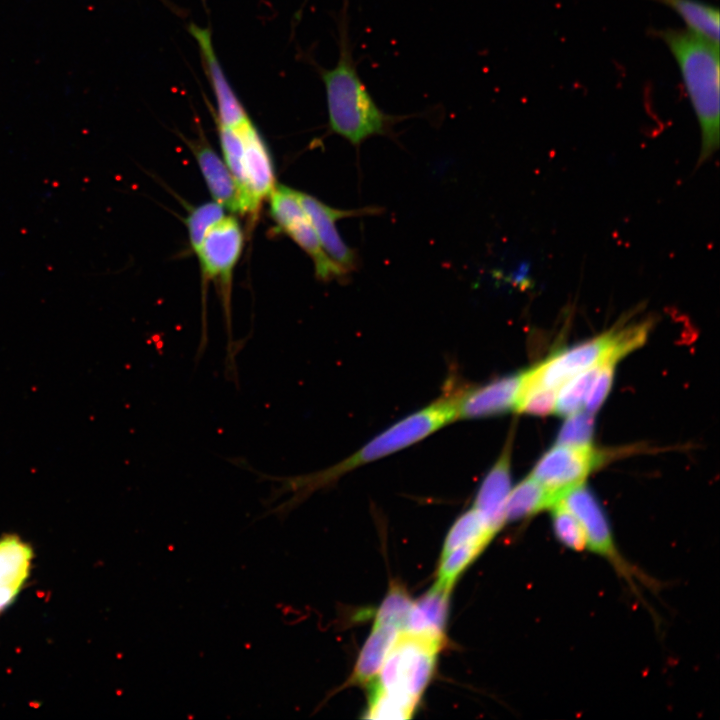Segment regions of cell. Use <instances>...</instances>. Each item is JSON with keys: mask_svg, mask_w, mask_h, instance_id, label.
Returning a JSON list of instances; mask_svg holds the SVG:
<instances>
[{"mask_svg": "<svg viewBox=\"0 0 720 720\" xmlns=\"http://www.w3.org/2000/svg\"><path fill=\"white\" fill-rule=\"evenodd\" d=\"M456 400L457 392L446 393L389 426L346 459L321 471L288 477L259 473L261 478L278 484L269 495L267 505L286 493H292L288 500L269 509L265 515L272 514L283 519L313 492L345 473L400 451L457 420Z\"/></svg>", "mask_w": 720, "mask_h": 720, "instance_id": "obj_1", "label": "cell"}, {"mask_svg": "<svg viewBox=\"0 0 720 720\" xmlns=\"http://www.w3.org/2000/svg\"><path fill=\"white\" fill-rule=\"evenodd\" d=\"M338 59L332 68L316 66L324 84L328 112V128L360 147L374 136H393L394 126L413 115H393L382 110L362 80L350 37L348 1L335 17Z\"/></svg>", "mask_w": 720, "mask_h": 720, "instance_id": "obj_2", "label": "cell"}, {"mask_svg": "<svg viewBox=\"0 0 720 720\" xmlns=\"http://www.w3.org/2000/svg\"><path fill=\"white\" fill-rule=\"evenodd\" d=\"M679 67L701 131L698 166L719 147V44L689 29L654 30Z\"/></svg>", "mask_w": 720, "mask_h": 720, "instance_id": "obj_3", "label": "cell"}, {"mask_svg": "<svg viewBox=\"0 0 720 720\" xmlns=\"http://www.w3.org/2000/svg\"><path fill=\"white\" fill-rule=\"evenodd\" d=\"M648 323L612 329L593 339L561 350L536 367L524 371L522 388L558 389L582 371L609 357L621 359L642 344Z\"/></svg>", "mask_w": 720, "mask_h": 720, "instance_id": "obj_4", "label": "cell"}, {"mask_svg": "<svg viewBox=\"0 0 720 720\" xmlns=\"http://www.w3.org/2000/svg\"><path fill=\"white\" fill-rule=\"evenodd\" d=\"M441 648L435 642L401 631L375 681L387 693L416 708L432 678Z\"/></svg>", "mask_w": 720, "mask_h": 720, "instance_id": "obj_5", "label": "cell"}, {"mask_svg": "<svg viewBox=\"0 0 720 720\" xmlns=\"http://www.w3.org/2000/svg\"><path fill=\"white\" fill-rule=\"evenodd\" d=\"M243 241L244 236L238 220L232 216H224L207 231L196 252L204 277L218 281L221 285L227 333V368L236 367L235 356L240 349L232 334L230 286L232 271L240 258Z\"/></svg>", "mask_w": 720, "mask_h": 720, "instance_id": "obj_6", "label": "cell"}, {"mask_svg": "<svg viewBox=\"0 0 720 720\" xmlns=\"http://www.w3.org/2000/svg\"><path fill=\"white\" fill-rule=\"evenodd\" d=\"M270 198V214L279 232L288 235L311 258L319 280L345 279L346 273L323 250L316 232L304 211L298 191L275 185Z\"/></svg>", "mask_w": 720, "mask_h": 720, "instance_id": "obj_7", "label": "cell"}, {"mask_svg": "<svg viewBox=\"0 0 720 720\" xmlns=\"http://www.w3.org/2000/svg\"><path fill=\"white\" fill-rule=\"evenodd\" d=\"M601 457L591 445L556 444L538 460L530 476L560 499L564 492L583 483Z\"/></svg>", "mask_w": 720, "mask_h": 720, "instance_id": "obj_8", "label": "cell"}, {"mask_svg": "<svg viewBox=\"0 0 720 720\" xmlns=\"http://www.w3.org/2000/svg\"><path fill=\"white\" fill-rule=\"evenodd\" d=\"M298 197L325 253L346 274L353 272L358 267V256L340 236L336 222L343 218L375 215L382 209L379 207L334 208L301 191H298Z\"/></svg>", "mask_w": 720, "mask_h": 720, "instance_id": "obj_9", "label": "cell"}, {"mask_svg": "<svg viewBox=\"0 0 720 720\" xmlns=\"http://www.w3.org/2000/svg\"><path fill=\"white\" fill-rule=\"evenodd\" d=\"M577 517L587 540V548L624 570L607 517L589 488L582 484L570 488L559 499Z\"/></svg>", "mask_w": 720, "mask_h": 720, "instance_id": "obj_10", "label": "cell"}, {"mask_svg": "<svg viewBox=\"0 0 720 720\" xmlns=\"http://www.w3.org/2000/svg\"><path fill=\"white\" fill-rule=\"evenodd\" d=\"M188 31L199 47L203 66L216 99L217 122L232 128L242 126L250 119L223 72L213 47L210 28L191 23Z\"/></svg>", "mask_w": 720, "mask_h": 720, "instance_id": "obj_11", "label": "cell"}, {"mask_svg": "<svg viewBox=\"0 0 720 720\" xmlns=\"http://www.w3.org/2000/svg\"><path fill=\"white\" fill-rule=\"evenodd\" d=\"M524 371L457 392V419H475L515 409Z\"/></svg>", "mask_w": 720, "mask_h": 720, "instance_id": "obj_12", "label": "cell"}, {"mask_svg": "<svg viewBox=\"0 0 720 720\" xmlns=\"http://www.w3.org/2000/svg\"><path fill=\"white\" fill-rule=\"evenodd\" d=\"M238 128L244 145L242 165L245 197L249 214L255 215L261 201L275 187L274 167L268 147L251 120Z\"/></svg>", "mask_w": 720, "mask_h": 720, "instance_id": "obj_13", "label": "cell"}, {"mask_svg": "<svg viewBox=\"0 0 720 720\" xmlns=\"http://www.w3.org/2000/svg\"><path fill=\"white\" fill-rule=\"evenodd\" d=\"M510 451L507 445L483 479L474 500L473 508L494 536L506 523L505 505L511 490Z\"/></svg>", "mask_w": 720, "mask_h": 720, "instance_id": "obj_14", "label": "cell"}, {"mask_svg": "<svg viewBox=\"0 0 720 720\" xmlns=\"http://www.w3.org/2000/svg\"><path fill=\"white\" fill-rule=\"evenodd\" d=\"M451 590L435 583L413 602L404 632L425 638L442 647L446 643V624Z\"/></svg>", "mask_w": 720, "mask_h": 720, "instance_id": "obj_15", "label": "cell"}, {"mask_svg": "<svg viewBox=\"0 0 720 720\" xmlns=\"http://www.w3.org/2000/svg\"><path fill=\"white\" fill-rule=\"evenodd\" d=\"M33 550L17 535L0 538V612L10 606L29 577Z\"/></svg>", "mask_w": 720, "mask_h": 720, "instance_id": "obj_16", "label": "cell"}, {"mask_svg": "<svg viewBox=\"0 0 720 720\" xmlns=\"http://www.w3.org/2000/svg\"><path fill=\"white\" fill-rule=\"evenodd\" d=\"M192 150L215 202L242 214L239 190L226 164L208 144L196 143Z\"/></svg>", "mask_w": 720, "mask_h": 720, "instance_id": "obj_17", "label": "cell"}, {"mask_svg": "<svg viewBox=\"0 0 720 720\" xmlns=\"http://www.w3.org/2000/svg\"><path fill=\"white\" fill-rule=\"evenodd\" d=\"M398 634L399 630L390 625L373 626L355 663L351 684L368 685L377 677Z\"/></svg>", "mask_w": 720, "mask_h": 720, "instance_id": "obj_18", "label": "cell"}, {"mask_svg": "<svg viewBox=\"0 0 720 720\" xmlns=\"http://www.w3.org/2000/svg\"><path fill=\"white\" fill-rule=\"evenodd\" d=\"M558 500L555 493L529 476L511 488L505 505V521L523 520L550 509Z\"/></svg>", "mask_w": 720, "mask_h": 720, "instance_id": "obj_19", "label": "cell"}, {"mask_svg": "<svg viewBox=\"0 0 720 720\" xmlns=\"http://www.w3.org/2000/svg\"><path fill=\"white\" fill-rule=\"evenodd\" d=\"M674 10L687 29L719 44V11L698 0H653Z\"/></svg>", "mask_w": 720, "mask_h": 720, "instance_id": "obj_20", "label": "cell"}, {"mask_svg": "<svg viewBox=\"0 0 720 720\" xmlns=\"http://www.w3.org/2000/svg\"><path fill=\"white\" fill-rule=\"evenodd\" d=\"M494 535L488 530L485 522L475 508L460 515L451 526L444 545L442 555L469 543L481 542L489 544Z\"/></svg>", "mask_w": 720, "mask_h": 720, "instance_id": "obj_21", "label": "cell"}, {"mask_svg": "<svg viewBox=\"0 0 720 720\" xmlns=\"http://www.w3.org/2000/svg\"><path fill=\"white\" fill-rule=\"evenodd\" d=\"M218 134L226 166L231 172L239 190L242 214H249L245 197V181L243 172V138L239 128L221 125L217 122Z\"/></svg>", "mask_w": 720, "mask_h": 720, "instance_id": "obj_22", "label": "cell"}, {"mask_svg": "<svg viewBox=\"0 0 720 720\" xmlns=\"http://www.w3.org/2000/svg\"><path fill=\"white\" fill-rule=\"evenodd\" d=\"M604 361L582 371L561 386L555 406L558 414L567 417L580 411Z\"/></svg>", "mask_w": 720, "mask_h": 720, "instance_id": "obj_23", "label": "cell"}, {"mask_svg": "<svg viewBox=\"0 0 720 720\" xmlns=\"http://www.w3.org/2000/svg\"><path fill=\"white\" fill-rule=\"evenodd\" d=\"M412 605L413 601L405 587L399 583L391 584L376 611L373 626L390 625L403 631Z\"/></svg>", "mask_w": 720, "mask_h": 720, "instance_id": "obj_24", "label": "cell"}, {"mask_svg": "<svg viewBox=\"0 0 720 720\" xmlns=\"http://www.w3.org/2000/svg\"><path fill=\"white\" fill-rule=\"evenodd\" d=\"M486 547L487 545L481 542L469 543L442 555L436 583L451 590L457 578Z\"/></svg>", "mask_w": 720, "mask_h": 720, "instance_id": "obj_25", "label": "cell"}, {"mask_svg": "<svg viewBox=\"0 0 720 720\" xmlns=\"http://www.w3.org/2000/svg\"><path fill=\"white\" fill-rule=\"evenodd\" d=\"M368 686L369 698L366 718L400 720L410 718L413 715L415 707L384 691L375 679Z\"/></svg>", "mask_w": 720, "mask_h": 720, "instance_id": "obj_26", "label": "cell"}, {"mask_svg": "<svg viewBox=\"0 0 720 720\" xmlns=\"http://www.w3.org/2000/svg\"><path fill=\"white\" fill-rule=\"evenodd\" d=\"M550 509L553 531L560 543L575 551L587 549L586 535L577 517L561 500Z\"/></svg>", "mask_w": 720, "mask_h": 720, "instance_id": "obj_27", "label": "cell"}, {"mask_svg": "<svg viewBox=\"0 0 720 720\" xmlns=\"http://www.w3.org/2000/svg\"><path fill=\"white\" fill-rule=\"evenodd\" d=\"M225 216V208L217 202H209L193 208L187 218L186 226L191 247L196 253L207 231Z\"/></svg>", "mask_w": 720, "mask_h": 720, "instance_id": "obj_28", "label": "cell"}, {"mask_svg": "<svg viewBox=\"0 0 720 720\" xmlns=\"http://www.w3.org/2000/svg\"><path fill=\"white\" fill-rule=\"evenodd\" d=\"M593 433V413L578 411L567 416L559 430L556 444L576 447L590 446Z\"/></svg>", "mask_w": 720, "mask_h": 720, "instance_id": "obj_29", "label": "cell"}, {"mask_svg": "<svg viewBox=\"0 0 720 720\" xmlns=\"http://www.w3.org/2000/svg\"><path fill=\"white\" fill-rule=\"evenodd\" d=\"M556 400V389L521 387L515 410L529 415L545 416L555 410Z\"/></svg>", "mask_w": 720, "mask_h": 720, "instance_id": "obj_30", "label": "cell"}, {"mask_svg": "<svg viewBox=\"0 0 720 720\" xmlns=\"http://www.w3.org/2000/svg\"><path fill=\"white\" fill-rule=\"evenodd\" d=\"M618 360L615 357H609L602 363L586 397L584 403L586 411L596 412L605 401L613 383L615 364Z\"/></svg>", "mask_w": 720, "mask_h": 720, "instance_id": "obj_31", "label": "cell"}]
</instances>
